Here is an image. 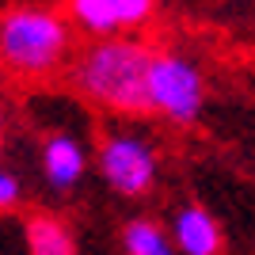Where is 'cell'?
<instances>
[{
  "mask_svg": "<svg viewBox=\"0 0 255 255\" xmlns=\"http://www.w3.org/2000/svg\"><path fill=\"white\" fill-rule=\"evenodd\" d=\"M73 50L69 23L50 8H8L0 15V65L15 76H50Z\"/></svg>",
  "mask_w": 255,
  "mask_h": 255,
  "instance_id": "2",
  "label": "cell"
},
{
  "mask_svg": "<svg viewBox=\"0 0 255 255\" xmlns=\"http://www.w3.org/2000/svg\"><path fill=\"white\" fill-rule=\"evenodd\" d=\"M111 8H115L118 27H141L156 11V0H111Z\"/></svg>",
  "mask_w": 255,
  "mask_h": 255,
  "instance_id": "10",
  "label": "cell"
},
{
  "mask_svg": "<svg viewBox=\"0 0 255 255\" xmlns=\"http://www.w3.org/2000/svg\"><path fill=\"white\" fill-rule=\"evenodd\" d=\"M23 236H27V252L31 255H76V236L61 217L34 213L23 225Z\"/></svg>",
  "mask_w": 255,
  "mask_h": 255,
  "instance_id": "7",
  "label": "cell"
},
{
  "mask_svg": "<svg viewBox=\"0 0 255 255\" xmlns=\"http://www.w3.org/2000/svg\"><path fill=\"white\" fill-rule=\"evenodd\" d=\"M149 53L152 50L137 38L103 34L73 61V88L115 115H149V96H145Z\"/></svg>",
  "mask_w": 255,
  "mask_h": 255,
  "instance_id": "1",
  "label": "cell"
},
{
  "mask_svg": "<svg viewBox=\"0 0 255 255\" xmlns=\"http://www.w3.org/2000/svg\"><path fill=\"white\" fill-rule=\"evenodd\" d=\"M23 198V183L15 171H4L0 168V210H11V206H19Z\"/></svg>",
  "mask_w": 255,
  "mask_h": 255,
  "instance_id": "11",
  "label": "cell"
},
{
  "mask_svg": "<svg viewBox=\"0 0 255 255\" xmlns=\"http://www.w3.org/2000/svg\"><path fill=\"white\" fill-rule=\"evenodd\" d=\"M88 171V152L73 133H50L42 141V175L53 191H73Z\"/></svg>",
  "mask_w": 255,
  "mask_h": 255,
  "instance_id": "5",
  "label": "cell"
},
{
  "mask_svg": "<svg viewBox=\"0 0 255 255\" xmlns=\"http://www.w3.org/2000/svg\"><path fill=\"white\" fill-rule=\"evenodd\" d=\"M122 252L126 255H175L171 236L149 217H133L122 229Z\"/></svg>",
  "mask_w": 255,
  "mask_h": 255,
  "instance_id": "8",
  "label": "cell"
},
{
  "mask_svg": "<svg viewBox=\"0 0 255 255\" xmlns=\"http://www.w3.org/2000/svg\"><path fill=\"white\" fill-rule=\"evenodd\" d=\"M0 141H4V107H0Z\"/></svg>",
  "mask_w": 255,
  "mask_h": 255,
  "instance_id": "12",
  "label": "cell"
},
{
  "mask_svg": "<svg viewBox=\"0 0 255 255\" xmlns=\"http://www.w3.org/2000/svg\"><path fill=\"white\" fill-rule=\"evenodd\" d=\"M99 175L115 194L141 198L156 183V149L137 133H115L99 145Z\"/></svg>",
  "mask_w": 255,
  "mask_h": 255,
  "instance_id": "4",
  "label": "cell"
},
{
  "mask_svg": "<svg viewBox=\"0 0 255 255\" xmlns=\"http://www.w3.org/2000/svg\"><path fill=\"white\" fill-rule=\"evenodd\" d=\"M69 15H73V23L80 31H88L92 38H103V34L118 31L111 0H69Z\"/></svg>",
  "mask_w": 255,
  "mask_h": 255,
  "instance_id": "9",
  "label": "cell"
},
{
  "mask_svg": "<svg viewBox=\"0 0 255 255\" xmlns=\"http://www.w3.org/2000/svg\"><path fill=\"white\" fill-rule=\"evenodd\" d=\"M168 236L175 244V255H221V225L202 206H183Z\"/></svg>",
  "mask_w": 255,
  "mask_h": 255,
  "instance_id": "6",
  "label": "cell"
},
{
  "mask_svg": "<svg viewBox=\"0 0 255 255\" xmlns=\"http://www.w3.org/2000/svg\"><path fill=\"white\" fill-rule=\"evenodd\" d=\"M145 96H149V111L164 115L175 126H191L202 115L206 80L187 53L152 50L145 69Z\"/></svg>",
  "mask_w": 255,
  "mask_h": 255,
  "instance_id": "3",
  "label": "cell"
}]
</instances>
